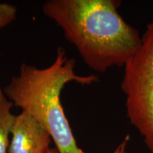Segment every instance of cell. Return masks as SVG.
<instances>
[{"label":"cell","mask_w":153,"mask_h":153,"mask_svg":"<svg viewBox=\"0 0 153 153\" xmlns=\"http://www.w3.org/2000/svg\"><path fill=\"white\" fill-rule=\"evenodd\" d=\"M129 135H127V136L124 138L123 142L120 143L117 146V148L115 149L114 152H112L111 153H130L129 152H128L127 150V145L129 141Z\"/></svg>","instance_id":"obj_7"},{"label":"cell","mask_w":153,"mask_h":153,"mask_svg":"<svg viewBox=\"0 0 153 153\" xmlns=\"http://www.w3.org/2000/svg\"><path fill=\"white\" fill-rule=\"evenodd\" d=\"M13 106V103L0 88V153H8L9 135L15 118V115L11 112Z\"/></svg>","instance_id":"obj_5"},{"label":"cell","mask_w":153,"mask_h":153,"mask_svg":"<svg viewBox=\"0 0 153 153\" xmlns=\"http://www.w3.org/2000/svg\"><path fill=\"white\" fill-rule=\"evenodd\" d=\"M17 9L14 5L0 2V30L11 24L16 18Z\"/></svg>","instance_id":"obj_6"},{"label":"cell","mask_w":153,"mask_h":153,"mask_svg":"<svg viewBox=\"0 0 153 153\" xmlns=\"http://www.w3.org/2000/svg\"><path fill=\"white\" fill-rule=\"evenodd\" d=\"M46 153H60L59 152V151L57 150L55 148H50L49 150Z\"/></svg>","instance_id":"obj_8"},{"label":"cell","mask_w":153,"mask_h":153,"mask_svg":"<svg viewBox=\"0 0 153 153\" xmlns=\"http://www.w3.org/2000/svg\"><path fill=\"white\" fill-rule=\"evenodd\" d=\"M119 0H48L45 16L62 28L86 65L104 73L123 67L139 48V30L127 23L118 9Z\"/></svg>","instance_id":"obj_1"},{"label":"cell","mask_w":153,"mask_h":153,"mask_svg":"<svg viewBox=\"0 0 153 153\" xmlns=\"http://www.w3.org/2000/svg\"><path fill=\"white\" fill-rule=\"evenodd\" d=\"M8 153H46L52 139L47 129L27 112L15 116Z\"/></svg>","instance_id":"obj_4"},{"label":"cell","mask_w":153,"mask_h":153,"mask_svg":"<svg viewBox=\"0 0 153 153\" xmlns=\"http://www.w3.org/2000/svg\"><path fill=\"white\" fill-rule=\"evenodd\" d=\"M120 88L130 123L153 153V21L141 36L139 48L123 65Z\"/></svg>","instance_id":"obj_3"},{"label":"cell","mask_w":153,"mask_h":153,"mask_svg":"<svg viewBox=\"0 0 153 153\" xmlns=\"http://www.w3.org/2000/svg\"><path fill=\"white\" fill-rule=\"evenodd\" d=\"M71 82L89 85L98 82L99 77L76 74L74 59L67 57L65 49L60 47L51 65L41 69L23 63L18 74L2 89L14 106L43 124L59 152L87 153L76 144L60 101L62 89Z\"/></svg>","instance_id":"obj_2"}]
</instances>
